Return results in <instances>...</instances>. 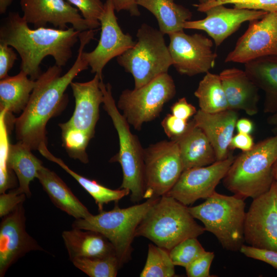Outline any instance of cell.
<instances>
[{
    "instance_id": "cell-20",
    "label": "cell",
    "mask_w": 277,
    "mask_h": 277,
    "mask_svg": "<svg viewBox=\"0 0 277 277\" xmlns=\"http://www.w3.org/2000/svg\"><path fill=\"white\" fill-rule=\"evenodd\" d=\"M239 119L236 111L228 109L207 113L200 109L193 116V121L205 133L215 153L216 161L227 158L230 144Z\"/></svg>"
},
{
    "instance_id": "cell-42",
    "label": "cell",
    "mask_w": 277,
    "mask_h": 277,
    "mask_svg": "<svg viewBox=\"0 0 277 277\" xmlns=\"http://www.w3.org/2000/svg\"><path fill=\"white\" fill-rule=\"evenodd\" d=\"M170 110L173 115L186 121H188L197 111L196 108L189 103L185 97L179 99L171 106Z\"/></svg>"
},
{
    "instance_id": "cell-10",
    "label": "cell",
    "mask_w": 277,
    "mask_h": 277,
    "mask_svg": "<svg viewBox=\"0 0 277 277\" xmlns=\"http://www.w3.org/2000/svg\"><path fill=\"white\" fill-rule=\"evenodd\" d=\"M144 199L165 195L183 172L176 142L162 141L144 149Z\"/></svg>"
},
{
    "instance_id": "cell-25",
    "label": "cell",
    "mask_w": 277,
    "mask_h": 277,
    "mask_svg": "<svg viewBox=\"0 0 277 277\" xmlns=\"http://www.w3.org/2000/svg\"><path fill=\"white\" fill-rule=\"evenodd\" d=\"M245 71L265 93L264 111L277 110V55L258 58L245 64Z\"/></svg>"
},
{
    "instance_id": "cell-5",
    "label": "cell",
    "mask_w": 277,
    "mask_h": 277,
    "mask_svg": "<svg viewBox=\"0 0 277 277\" xmlns=\"http://www.w3.org/2000/svg\"><path fill=\"white\" fill-rule=\"evenodd\" d=\"M245 199L215 191L203 203L189 207L194 219L202 222L206 231L214 234L225 249L240 251L245 242Z\"/></svg>"
},
{
    "instance_id": "cell-18",
    "label": "cell",
    "mask_w": 277,
    "mask_h": 277,
    "mask_svg": "<svg viewBox=\"0 0 277 277\" xmlns=\"http://www.w3.org/2000/svg\"><path fill=\"white\" fill-rule=\"evenodd\" d=\"M23 204L3 217L0 225V276L19 259L31 251L44 249L26 230Z\"/></svg>"
},
{
    "instance_id": "cell-13",
    "label": "cell",
    "mask_w": 277,
    "mask_h": 277,
    "mask_svg": "<svg viewBox=\"0 0 277 277\" xmlns=\"http://www.w3.org/2000/svg\"><path fill=\"white\" fill-rule=\"evenodd\" d=\"M235 156L216 161L203 167L185 170L171 189L165 195L172 197L185 206L193 204L200 199H206L215 191L223 179Z\"/></svg>"
},
{
    "instance_id": "cell-27",
    "label": "cell",
    "mask_w": 277,
    "mask_h": 277,
    "mask_svg": "<svg viewBox=\"0 0 277 277\" xmlns=\"http://www.w3.org/2000/svg\"><path fill=\"white\" fill-rule=\"evenodd\" d=\"M22 142L10 144L8 156L9 168L15 173L19 183L16 188L19 193H25L27 197L31 196L30 182L36 178L37 172L43 166L42 162L31 152Z\"/></svg>"
},
{
    "instance_id": "cell-47",
    "label": "cell",
    "mask_w": 277,
    "mask_h": 277,
    "mask_svg": "<svg viewBox=\"0 0 277 277\" xmlns=\"http://www.w3.org/2000/svg\"><path fill=\"white\" fill-rule=\"evenodd\" d=\"M13 0H0V13H5Z\"/></svg>"
},
{
    "instance_id": "cell-2",
    "label": "cell",
    "mask_w": 277,
    "mask_h": 277,
    "mask_svg": "<svg viewBox=\"0 0 277 277\" xmlns=\"http://www.w3.org/2000/svg\"><path fill=\"white\" fill-rule=\"evenodd\" d=\"M81 32L72 27L32 29L19 13L11 12L1 26L0 42L15 49L21 58V70L35 81L42 73L40 65L45 57L52 56L60 67L67 64Z\"/></svg>"
},
{
    "instance_id": "cell-8",
    "label": "cell",
    "mask_w": 277,
    "mask_h": 277,
    "mask_svg": "<svg viewBox=\"0 0 277 277\" xmlns=\"http://www.w3.org/2000/svg\"><path fill=\"white\" fill-rule=\"evenodd\" d=\"M164 35L160 30L143 24L137 31L134 45L117 57L118 64L132 74L134 88L167 73L172 65Z\"/></svg>"
},
{
    "instance_id": "cell-21",
    "label": "cell",
    "mask_w": 277,
    "mask_h": 277,
    "mask_svg": "<svg viewBox=\"0 0 277 277\" xmlns=\"http://www.w3.org/2000/svg\"><path fill=\"white\" fill-rule=\"evenodd\" d=\"M230 109L253 116L259 111V88L245 70L227 68L219 74Z\"/></svg>"
},
{
    "instance_id": "cell-28",
    "label": "cell",
    "mask_w": 277,
    "mask_h": 277,
    "mask_svg": "<svg viewBox=\"0 0 277 277\" xmlns=\"http://www.w3.org/2000/svg\"><path fill=\"white\" fill-rule=\"evenodd\" d=\"M136 3L155 16L164 34L184 30V24L190 21L192 15L189 9L176 4L175 0H136Z\"/></svg>"
},
{
    "instance_id": "cell-22",
    "label": "cell",
    "mask_w": 277,
    "mask_h": 277,
    "mask_svg": "<svg viewBox=\"0 0 277 277\" xmlns=\"http://www.w3.org/2000/svg\"><path fill=\"white\" fill-rule=\"evenodd\" d=\"M174 141L178 145L184 170L208 166L216 161L209 140L193 120L189 122L186 132Z\"/></svg>"
},
{
    "instance_id": "cell-19",
    "label": "cell",
    "mask_w": 277,
    "mask_h": 277,
    "mask_svg": "<svg viewBox=\"0 0 277 277\" xmlns=\"http://www.w3.org/2000/svg\"><path fill=\"white\" fill-rule=\"evenodd\" d=\"M205 13L206 16L203 19L186 22L184 29L203 30L219 46L238 30L243 23L261 19L268 12L235 7L229 8L224 5H219L209 8Z\"/></svg>"
},
{
    "instance_id": "cell-39",
    "label": "cell",
    "mask_w": 277,
    "mask_h": 277,
    "mask_svg": "<svg viewBox=\"0 0 277 277\" xmlns=\"http://www.w3.org/2000/svg\"><path fill=\"white\" fill-rule=\"evenodd\" d=\"M240 252L246 256L266 263L277 269V251L243 245Z\"/></svg>"
},
{
    "instance_id": "cell-43",
    "label": "cell",
    "mask_w": 277,
    "mask_h": 277,
    "mask_svg": "<svg viewBox=\"0 0 277 277\" xmlns=\"http://www.w3.org/2000/svg\"><path fill=\"white\" fill-rule=\"evenodd\" d=\"M254 144L253 138L250 134L238 132L232 137L230 144V149H238L242 152H245L251 149Z\"/></svg>"
},
{
    "instance_id": "cell-14",
    "label": "cell",
    "mask_w": 277,
    "mask_h": 277,
    "mask_svg": "<svg viewBox=\"0 0 277 277\" xmlns=\"http://www.w3.org/2000/svg\"><path fill=\"white\" fill-rule=\"evenodd\" d=\"M115 9L111 0H106L100 18L101 33L98 43L91 52H83V58L91 68V72L102 78L106 65L113 58L132 47L135 42L129 34H125L117 22Z\"/></svg>"
},
{
    "instance_id": "cell-31",
    "label": "cell",
    "mask_w": 277,
    "mask_h": 277,
    "mask_svg": "<svg viewBox=\"0 0 277 277\" xmlns=\"http://www.w3.org/2000/svg\"><path fill=\"white\" fill-rule=\"evenodd\" d=\"M175 265L169 250L155 246L148 245L145 265L140 273L141 277H172L175 275Z\"/></svg>"
},
{
    "instance_id": "cell-36",
    "label": "cell",
    "mask_w": 277,
    "mask_h": 277,
    "mask_svg": "<svg viewBox=\"0 0 277 277\" xmlns=\"http://www.w3.org/2000/svg\"><path fill=\"white\" fill-rule=\"evenodd\" d=\"M75 6L83 17L92 24L95 29L100 27L99 21L104 9V4L101 0H66Z\"/></svg>"
},
{
    "instance_id": "cell-12",
    "label": "cell",
    "mask_w": 277,
    "mask_h": 277,
    "mask_svg": "<svg viewBox=\"0 0 277 277\" xmlns=\"http://www.w3.org/2000/svg\"><path fill=\"white\" fill-rule=\"evenodd\" d=\"M244 239L252 247L277 251V181L253 199L246 214Z\"/></svg>"
},
{
    "instance_id": "cell-35",
    "label": "cell",
    "mask_w": 277,
    "mask_h": 277,
    "mask_svg": "<svg viewBox=\"0 0 277 277\" xmlns=\"http://www.w3.org/2000/svg\"><path fill=\"white\" fill-rule=\"evenodd\" d=\"M232 4L234 7L260 10L267 12H277V0H210L203 4H194L197 10L205 12L209 8L219 5Z\"/></svg>"
},
{
    "instance_id": "cell-37",
    "label": "cell",
    "mask_w": 277,
    "mask_h": 277,
    "mask_svg": "<svg viewBox=\"0 0 277 277\" xmlns=\"http://www.w3.org/2000/svg\"><path fill=\"white\" fill-rule=\"evenodd\" d=\"M214 258L213 252L205 251L185 268L189 277H210V268Z\"/></svg>"
},
{
    "instance_id": "cell-24",
    "label": "cell",
    "mask_w": 277,
    "mask_h": 277,
    "mask_svg": "<svg viewBox=\"0 0 277 277\" xmlns=\"http://www.w3.org/2000/svg\"><path fill=\"white\" fill-rule=\"evenodd\" d=\"M85 230L73 228L62 233L70 260L77 258H103L115 254L113 245L104 235L95 231Z\"/></svg>"
},
{
    "instance_id": "cell-44",
    "label": "cell",
    "mask_w": 277,
    "mask_h": 277,
    "mask_svg": "<svg viewBox=\"0 0 277 277\" xmlns=\"http://www.w3.org/2000/svg\"><path fill=\"white\" fill-rule=\"evenodd\" d=\"M114 9L117 12L125 10L131 15L138 16L140 12L136 3V0H111Z\"/></svg>"
},
{
    "instance_id": "cell-9",
    "label": "cell",
    "mask_w": 277,
    "mask_h": 277,
    "mask_svg": "<svg viewBox=\"0 0 277 277\" xmlns=\"http://www.w3.org/2000/svg\"><path fill=\"white\" fill-rule=\"evenodd\" d=\"M175 94L172 77L165 73L138 88L123 91L117 107L129 125L140 131L144 123L159 115L164 105Z\"/></svg>"
},
{
    "instance_id": "cell-4",
    "label": "cell",
    "mask_w": 277,
    "mask_h": 277,
    "mask_svg": "<svg viewBox=\"0 0 277 277\" xmlns=\"http://www.w3.org/2000/svg\"><path fill=\"white\" fill-rule=\"evenodd\" d=\"M188 207L172 197H160L140 223L135 236L146 238L169 251L186 239L198 237L205 229L196 223Z\"/></svg>"
},
{
    "instance_id": "cell-32",
    "label": "cell",
    "mask_w": 277,
    "mask_h": 277,
    "mask_svg": "<svg viewBox=\"0 0 277 277\" xmlns=\"http://www.w3.org/2000/svg\"><path fill=\"white\" fill-rule=\"evenodd\" d=\"M71 261L90 277H115L122 266L115 254L103 258H77Z\"/></svg>"
},
{
    "instance_id": "cell-46",
    "label": "cell",
    "mask_w": 277,
    "mask_h": 277,
    "mask_svg": "<svg viewBox=\"0 0 277 277\" xmlns=\"http://www.w3.org/2000/svg\"><path fill=\"white\" fill-rule=\"evenodd\" d=\"M267 123L271 126V131L274 134H277V110L270 114L267 118Z\"/></svg>"
},
{
    "instance_id": "cell-45",
    "label": "cell",
    "mask_w": 277,
    "mask_h": 277,
    "mask_svg": "<svg viewBox=\"0 0 277 277\" xmlns=\"http://www.w3.org/2000/svg\"><path fill=\"white\" fill-rule=\"evenodd\" d=\"M253 122L246 118L238 119L236 123L235 129L239 133L250 134L253 131Z\"/></svg>"
},
{
    "instance_id": "cell-26",
    "label": "cell",
    "mask_w": 277,
    "mask_h": 277,
    "mask_svg": "<svg viewBox=\"0 0 277 277\" xmlns=\"http://www.w3.org/2000/svg\"><path fill=\"white\" fill-rule=\"evenodd\" d=\"M21 70L14 76H8L0 81V110L18 114L25 109L35 84Z\"/></svg>"
},
{
    "instance_id": "cell-1",
    "label": "cell",
    "mask_w": 277,
    "mask_h": 277,
    "mask_svg": "<svg viewBox=\"0 0 277 277\" xmlns=\"http://www.w3.org/2000/svg\"><path fill=\"white\" fill-rule=\"evenodd\" d=\"M94 39V30L81 32L77 56L69 70L62 75V67L55 64L35 80L25 109L13 121L17 140L31 150H38L41 144H47V124L66 106L68 96L65 91L68 86L80 72L88 69V64L82 54L86 45Z\"/></svg>"
},
{
    "instance_id": "cell-17",
    "label": "cell",
    "mask_w": 277,
    "mask_h": 277,
    "mask_svg": "<svg viewBox=\"0 0 277 277\" xmlns=\"http://www.w3.org/2000/svg\"><path fill=\"white\" fill-rule=\"evenodd\" d=\"M20 5L23 18L35 28L51 24L57 29H66L70 24L81 32L95 29L66 0H21Z\"/></svg>"
},
{
    "instance_id": "cell-34",
    "label": "cell",
    "mask_w": 277,
    "mask_h": 277,
    "mask_svg": "<svg viewBox=\"0 0 277 277\" xmlns=\"http://www.w3.org/2000/svg\"><path fill=\"white\" fill-rule=\"evenodd\" d=\"M196 238L186 239L169 251L170 257L175 266L186 268L206 251Z\"/></svg>"
},
{
    "instance_id": "cell-30",
    "label": "cell",
    "mask_w": 277,
    "mask_h": 277,
    "mask_svg": "<svg viewBox=\"0 0 277 277\" xmlns=\"http://www.w3.org/2000/svg\"><path fill=\"white\" fill-rule=\"evenodd\" d=\"M194 95L200 109L207 113H216L229 109L219 74L208 72L200 81Z\"/></svg>"
},
{
    "instance_id": "cell-16",
    "label": "cell",
    "mask_w": 277,
    "mask_h": 277,
    "mask_svg": "<svg viewBox=\"0 0 277 277\" xmlns=\"http://www.w3.org/2000/svg\"><path fill=\"white\" fill-rule=\"evenodd\" d=\"M101 80L95 74L89 81L71 83L75 108L69 120L59 124L62 132L69 131L89 140L93 137L99 118V107L103 102V93L100 86Z\"/></svg>"
},
{
    "instance_id": "cell-48",
    "label": "cell",
    "mask_w": 277,
    "mask_h": 277,
    "mask_svg": "<svg viewBox=\"0 0 277 277\" xmlns=\"http://www.w3.org/2000/svg\"><path fill=\"white\" fill-rule=\"evenodd\" d=\"M272 172L274 180L277 181V160L275 161L273 165L272 168Z\"/></svg>"
},
{
    "instance_id": "cell-41",
    "label": "cell",
    "mask_w": 277,
    "mask_h": 277,
    "mask_svg": "<svg viewBox=\"0 0 277 277\" xmlns=\"http://www.w3.org/2000/svg\"><path fill=\"white\" fill-rule=\"evenodd\" d=\"M11 46L0 42V78L8 76L9 71L17 60V54Z\"/></svg>"
},
{
    "instance_id": "cell-23",
    "label": "cell",
    "mask_w": 277,
    "mask_h": 277,
    "mask_svg": "<svg viewBox=\"0 0 277 277\" xmlns=\"http://www.w3.org/2000/svg\"><path fill=\"white\" fill-rule=\"evenodd\" d=\"M36 178L51 202L58 208L76 219H86L92 214L56 173L43 166Z\"/></svg>"
},
{
    "instance_id": "cell-3",
    "label": "cell",
    "mask_w": 277,
    "mask_h": 277,
    "mask_svg": "<svg viewBox=\"0 0 277 277\" xmlns=\"http://www.w3.org/2000/svg\"><path fill=\"white\" fill-rule=\"evenodd\" d=\"M277 160V134L254 144L235 159L223 179L225 187L244 199L258 197L274 181L272 168Z\"/></svg>"
},
{
    "instance_id": "cell-11",
    "label": "cell",
    "mask_w": 277,
    "mask_h": 277,
    "mask_svg": "<svg viewBox=\"0 0 277 277\" xmlns=\"http://www.w3.org/2000/svg\"><path fill=\"white\" fill-rule=\"evenodd\" d=\"M168 35L172 65L180 74L193 76L213 68L217 55L212 49L211 39L199 33L186 34L184 30Z\"/></svg>"
},
{
    "instance_id": "cell-33",
    "label": "cell",
    "mask_w": 277,
    "mask_h": 277,
    "mask_svg": "<svg viewBox=\"0 0 277 277\" xmlns=\"http://www.w3.org/2000/svg\"><path fill=\"white\" fill-rule=\"evenodd\" d=\"M5 111L0 114V193H3L15 185V181L8 165L9 142L8 123Z\"/></svg>"
},
{
    "instance_id": "cell-29",
    "label": "cell",
    "mask_w": 277,
    "mask_h": 277,
    "mask_svg": "<svg viewBox=\"0 0 277 277\" xmlns=\"http://www.w3.org/2000/svg\"><path fill=\"white\" fill-rule=\"evenodd\" d=\"M47 145L43 144L39 147L38 150L39 153L47 160L58 165L72 176L94 199L100 211L103 210V206L105 204L111 202L117 203L120 200L130 193V190L127 189H110L94 180L87 179L78 174L71 170L61 159L53 155L48 149Z\"/></svg>"
},
{
    "instance_id": "cell-7",
    "label": "cell",
    "mask_w": 277,
    "mask_h": 277,
    "mask_svg": "<svg viewBox=\"0 0 277 277\" xmlns=\"http://www.w3.org/2000/svg\"><path fill=\"white\" fill-rule=\"evenodd\" d=\"M160 197L126 208L115 205L111 210H102L86 219H76L72 228L92 230L104 235L112 244L116 256L123 265L131 259L132 243L136 229L149 210Z\"/></svg>"
},
{
    "instance_id": "cell-49",
    "label": "cell",
    "mask_w": 277,
    "mask_h": 277,
    "mask_svg": "<svg viewBox=\"0 0 277 277\" xmlns=\"http://www.w3.org/2000/svg\"><path fill=\"white\" fill-rule=\"evenodd\" d=\"M199 4H203L206 3L210 0H199Z\"/></svg>"
},
{
    "instance_id": "cell-38",
    "label": "cell",
    "mask_w": 277,
    "mask_h": 277,
    "mask_svg": "<svg viewBox=\"0 0 277 277\" xmlns=\"http://www.w3.org/2000/svg\"><path fill=\"white\" fill-rule=\"evenodd\" d=\"M161 125L166 135L171 140H175L186 132L189 122L168 114L164 118Z\"/></svg>"
},
{
    "instance_id": "cell-40",
    "label": "cell",
    "mask_w": 277,
    "mask_h": 277,
    "mask_svg": "<svg viewBox=\"0 0 277 277\" xmlns=\"http://www.w3.org/2000/svg\"><path fill=\"white\" fill-rule=\"evenodd\" d=\"M25 193H19L16 188L8 193H1L0 217H3L13 211L19 205L23 204L26 199Z\"/></svg>"
},
{
    "instance_id": "cell-6",
    "label": "cell",
    "mask_w": 277,
    "mask_h": 277,
    "mask_svg": "<svg viewBox=\"0 0 277 277\" xmlns=\"http://www.w3.org/2000/svg\"><path fill=\"white\" fill-rule=\"evenodd\" d=\"M100 86L103 93V108L110 116L119 139V151L110 161L118 162L121 166L123 181L120 188L129 190L131 201L138 202L144 199V149L120 112L112 94L111 85L105 84L101 80Z\"/></svg>"
},
{
    "instance_id": "cell-15",
    "label": "cell",
    "mask_w": 277,
    "mask_h": 277,
    "mask_svg": "<svg viewBox=\"0 0 277 277\" xmlns=\"http://www.w3.org/2000/svg\"><path fill=\"white\" fill-rule=\"evenodd\" d=\"M277 55V12H268L259 19L249 22L245 33L225 62L245 64L259 57Z\"/></svg>"
}]
</instances>
